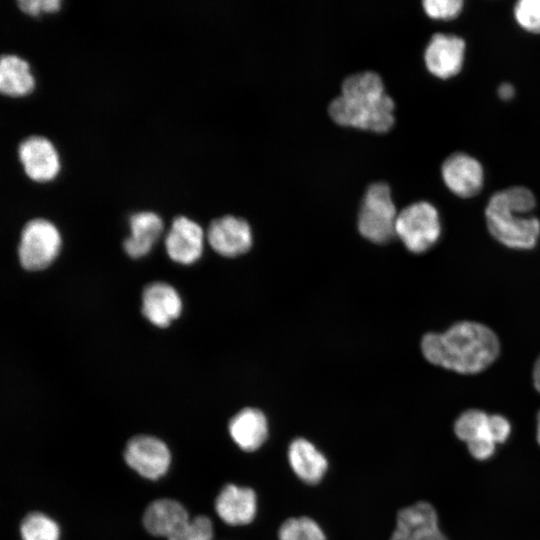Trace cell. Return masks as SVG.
Instances as JSON below:
<instances>
[{
	"instance_id": "cell-27",
	"label": "cell",
	"mask_w": 540,
	"mask_h": 540,
	"mask_svg": "<svg viewBox=\"0 0 540 540\" xmlns=\"http://www.w3.org/2000/svg\"><path fill=\"white\" fill-rule=\"evenodd\" d=\"M20 9L26 14L37 16L41 13H53L60 9L61 2L58 0H23L19 1Z\"/></svg>"
},
{
	"instance_id": "cell-24",
	"label": "cell",
	"mask_w": 540,
	"mask_h": 540,
	"mask_svg": "<svg viewBox=\"0 0 540 540\" xmlns=\"http://www.w3.org/2000/svg\"><path fill=\"white\" fill-rule=\"evenodd\" d=\"M514 16L526 31L540 33V0H520L515 4Z\"/></svg>"
},
{
	"instance_id": "cell-25",
	"label": "cell",
	"mask_w": 540,
	"mask_h": 540,
	"mask_svg": "<svg viewBox=\"0 0 540 540\" xmlns=\"http://www.w3.org/2000/svg\"><path fill=\"white\" fill-rule=\"evenodd\" d=\"M213 524L204 515L190 519L188 523L167 540H212Z\"/></svg>"
},
{
	"instance_id": "cell-4",
	"label": "cell",
	"mask_w": 540,
	"mask_h": 540,
	"mask_svg": "<svg viewBox=\"0 0 540 540\" xmlns=\"http://www.w3.org/2000/svg\"><path fill=\"white\" fill-rule=\"evenodd\" d=\"M397 210L386 182L371 183L363 196L358 213V230L367 240L382 244L395 235Z\"/></svg>"
},
{
	"instance_id": "cell-23",
	"label": "cell",
	"mask_w": 540,
	"mask_h": 540,
	"mask_svg": "<svg viewBox=\"0 0 540 540\" xmlns=\"http://www.w3.org/2000/svg\"><path fill=\"white\" fill-rule=\"evenodd\" d=\"M279 540H326V536L313 519L293 517L281 525Z\"/></svg>"
},
{
	"instance_id": "cell-29",
	"label": "cell",
	"mask_w": 540,
	"mask_h": 540,
	"mask_svg": "<svg viewBox=\"0 0 540 540\" xmlns=\"http://www.w3.org/2000/svg\"><path fill=\"white\" fill-rule=\"evenodd\" d=\"M532 376H533L534 387L540 393V356L537 358L534 364Z\"/></svg>"
},
{
	"instance_id": "cell-5",
	"label": "cell",
	"mask_w": 540,
	"mask_h": 540,
	"mask_svg": "<svg viewBox=\"0 0 540 540\" xmlns=\"http://www.w3.org/2000/svg\"><path fill=\"white\" fill-rule=\"evenodd\" d=\"M395 235L412 253H423L435 245L441 235L439 213L427 201H417L397 215Z\"/></svg>"
},
{
	"instance_id": "cell-1",
	"label": "cell",
	"mask_w": 540,
	"mask_h": 540,
	"mask_svg": "<svg viewBox=\"0 0 540 540\" xmlns=\"http://www.w3.org/2000/svg\"><path fill=\"white\" fill-rule=\"evenodd\" d=\"M425 359L461 374H476L488 368L500 353L497 335L486 325L461 321L443 333H427L421 340Z\"/></svg>"
},
{
	"instance_id": "cell-11",
	"label": "cell",
	"mask_w": 540,
	"mask_h": 540,
	"mask_svg": "<svg viewBox=\"0 0 540 540\" xmlns=\"http://www.w3.org/2000/svg\"><path fill=\"white\" fill-rule=\"evenodd\" d=\"M465 41L453 34L435 33L424 50V62L434 76L447 79L458 74L465 54Z\"/></svg>"
},
{
	"instance_id": "cell-22",
	"label": "cell",
	"mask_w": 540,
	"mask_h": 540,
	"mask_svg": "<svg viewBox=\"0 0 540 540\" xmlns=\"http://www.w3.org/2000/svg\"><path fill=\"white\" fill-rule=\"evenodd\" d=\"M23 540H59L60 530L57 523L45 514H29L21 524Z\"/></svg>"
},
{
	"instance_id": "cell-18",
	"label": "cell",
	"mask_w": 540,
	"mask_h": 540,
	"mask_svg": "<svg viewBox=\"0 0 540 540\" xmlns=\"http://www.w3.org/2000/svg\"><path fill=\"white\" fill-rule=\"evenodd\" d=\"M128 224L130 235L123 243L126 254L133 259L146 256L162 234L161 217L152 211H140L130 216Z\"/></svg>"
},
{
	"instance_id": "cell-10",
	"label": "cell",
	"mask_w": 540,
	"mask_h": 540,
	"mask_svg": "<svg viewBox=\"0 0 540 540\" xmlns=\"http://www.w3.org/2000/svg\"><path fill=\"white\" fill-rule=\"evenodd\" d=\"M441 175L448 189L462 198L474 197L483 188L484 171L481 163L463 152L453 153L444 160Z\"/></svg>"
},
{
	"instance_id": "cell-17",
	"label": "cell",
	"mask_w": 540,
	"mask_h": 540,
	"mask_svg": "<svg viewBox=\"0 0 540 540\" xmlns=\"http://www.w3.org/2000/svg\"><path fill=\"white\" fill-rule=\"evenodd\" d=\"M190 520L184 506L173 499L162 498L151 502L144 511L143 525L152 535L170 538Z\"/></svg>"
},
{
	"instance_id": "cell-13",
	"label": "cell",
	"mask_w": 540,
	"mask_h": 540,
	"mask_svg": "<svg viewBox=\"0 0 540 540\" xmlns=\"http://www.w3.org/2000/svg\"><path fill=\"white\" fill-rule=\"evenodd\" d=\"M390 540H448L440 531L433 506L418 502L400 510Z\"/></svg>"
},
{
	"instance_id": "cell-3",
	"label": "cell",
	"mask_w": 540,
	"mask_h": 540,
	"mask_svg": "<svg viewBox=\"0 0 540 540\" xmlns=\"http://www.w3.org/2000/svg\"><path fill=\"white\" fill-rule=\"evenodd\" d=\"M535 206L533 192L524 186L496 192L485 208L488 231L508 248L533 249L540 237V221L528 214Z\"/></svg>"
},
{
	"instance_id": "cell-28",
	"label": "cell",
	"mask_w": 540,
	"mask_h": 540,
	"mask_svg": "<svg viewBox=\"0 0 540 540\" xmlns=\"http://www.w3.org/2000/svg\"><path fill=\"white\" fill-rule=\"evenodd\" d=\"M515 94L514 87L509 83H503L498 88V95L503 100H510Z\"/></svg>"
},
{
	"instance_id": "cell-12",
	"label": "cell",
	"mask_w": 540,
	"mask_h": 540,
	"mask_svg": "<svg viewBox=\"0 0 540 540\" xmlns=\"http://www.w3.org/2000/svg\"><path fill=\"white\" fill-rule=\"evenodd\" d=\"M206 233L194 220L176 217L165 237L166 252L171 260L191 265L202 256Z\"/></svg>"
},
{
	"instance_id": "cell-20",
	"label": "cell",
	"mask_w": 540,
	"mask_h": 540,
	"mask_svg": "<svg viewBox=\"0 0 540 540\" xmlns=\"http://www.w3.org/2000/svg\"><path fill=\"white\" fill-rule=\"evenodd\" d=\"M288 460L293 472L307 484L321 481L328 467L325 456L304 438H297L291 442Z\"/></svg>"
},
{
	"instance_id": "cell-6",
	"label": "cell",
	"mask_w": 540,
	"mask_h": 540,
	"mask_svg": "<svg viewBox=\"0 0 540 540\" xmlns=\"http://www.w3.org/2000/svg\"><path fill=\"white\" fill-rule=\"evenodd\" d=\"M61 235L57 227L45 219L28 222L21 234L19 259L27 270H42L58 256Z\"/></svg>"
},
{
	"instance_id": "cell-16",
	"label": "cell",
	"mask_w": 540,
	"mask_h": 540,
	"mask_svg": "<svg viewBox=\"0 0 540 540\" xmlns=\"http://www.w3.org/2000/svg\"><path fill=\"white\" fill-rule=\"evenodd\" d=\"M215 509L217 515L229 525L249 524L257 510L256 494L249 487L227 484L216 498Z\"/></svg>"
},
{
	"instance_id": "cell-15",
	"label": "cell",
	"mask_w": 540,
	"mask_h": 540,
	"mask_svg": "<svg viewBox=\"0 0 540 540\" xmlns=\"http://www.w3.org/2000/svg\"><path fill=\"white\" fill-rule=\"evenodd\" d=\"M182 312V300L176 289L165 282H153L142 294V313L153 325L165 328Z\"/></svg>"
},
{
	"instance_id": "cell-7",
	"label": "cell",
	"mask_w": 540,
	"mask_h": 540,
	"mask_svg": "<svg viewBox=\"0 0 540 540\" xmlns=\"http://www.w3.org/2000/svg\"><path fill=\"white\" fill-rule=\"evenodd\" d=\"M124 459L142 477L156 480L167 472L171 455L162 440L149 435H137L127 442Z\"/></svg>"
},
{
	"instance_id": "cell-19",
	"label": "cell",
	"mask_w": 540,
	"mask_h": 540,
	"mask_svg": "<svg viewBox=\"0 0 540 540\" xmlns=\"http://www.w3.org/2000/svg\"><path fill=\"white\" fill-rule=\"evenodd\" d=\"M228 429L233 441L247 452L259 449L268 436L267 419L257 408L240 410L229 421Z\"/></svg>"
},
{
	"instance_id": "cell-14",
	"label": "cell",
	"mask_w": 540,
	"mask_h": 540,
	"mask_svg": "<svg viewBox=\"0 0 540 540\" xmlns=\"http://www.w3.org/2000/svg\"><path fill=\"white\" fill-rule=\"evenodd\" d=\"M19 158L29 178L37 182L53 180L60 172V156L45 137L31 136L19 146Z\"/></svg>"
},
{
	"instance_id": "cell-2",
	"label": "cell",
	"mask_w": 540,
	"mask_h": 540,
	"mask_svg": "<svg viewBox=\"0 0 540 540\" xmlns=\"http://www.w3.org/2000/svg\"><path fill=\"white\" fill-rule=\"evenodd\" d=\"M395 103L385 92L380 75L361 71L347 76L341 92L328 106L331 119L341 126L387 132L395 122Z\"/></svg>"
},
{
	"instance_id": "cell-21",
	"label": "cell",
	"mask_w": 540,
	"mask_h": 540,
	"mask_svg": "<svg viewBox=\"0 0 540 540\" xmlns=\"http://www.w3.org/2000/svg\"><path fill=\"white\" fill-rule=\"evenodd\" d=\"M35 87L29 64L16 55L0 56V93L24 96Z\"/></svg>"
},
{
	"instance_id": "cell-30",
	"label": "cell",
	"mask_w": 540,
	"mask_h": 540,
	"mask_svg": "<svg viewBox=\"0 0 540 540\" xmlns=\"http://www.w3.org/2000/svg\"><path fill=\"white\" fill-rule=\"evenodd\" d=\"M536 436H537V441L540 445V412L538 413V416H537V432H536Z\"/></svg>"
},
{
	"instance_id": "cell-8",
	"label": "cell",
	"mask_w": 540,
	"mask_h": 540,
	"mask_svg": "<svg viewBox=\"0 0 540 540\" xmlns=\"http://www.w3.org/2000/svg\"><path fill=\"white\" fill-rule=\"evenodd\" d=\"M454 432L477 460L490 458L496 449L493 417L478 409L463 412L455 421Z\"/></svg>"
},
{
	"instance_id": "cell-26",
	"label": "cell",
	"mask_w": 540,
	"mask_h": 540,
	"mask_svg": "<svg viewBox=\"0 0 540 540\" xmlns=\"http://www.w3.org/2000/svg\"><path fill=\"white\" fill-rule=\"evenodd\" d=\"M425 13L433 19L450 20L457 17L463 8L462 0H424Z\"/></svg>"
},
{
	"instance_id": "cell-9",
	"label": "cell",
	"mask_w": 540,
	"mask_h": 540,
	"mask_svg": "<svg viewBox=\"0 0 540 540\" xmlns=\"http://www.w3.org/2000/svg\"><path fill=\"white\" fill-rule=\"evenodd\" d=\"M206 239L215 252L224 257H237L250 250L253 243L249 223L237 216L225 215L214 219Z\"/></svg>"
}]
</instances>
